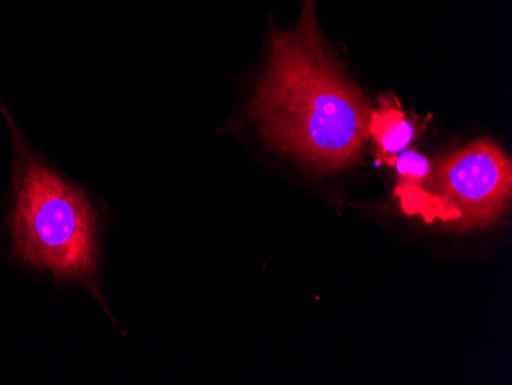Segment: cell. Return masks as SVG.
Segmentation results:
<instances>
[{
    "label": "cell",
    "instance_id": "obj_1",
    "mask_svg": "<svg viewBox=\"0 0 512 385\" xmlns=\"http://www.w3.org/2000/svg\"><path fill=\"white\" fill-rule=\"evenodd\" d=\"M269 43L249 109L267 142L319 171L358 162L373 108L325 48L316 0H304L295 30L273 28Z\"/></svg>",
    "mask_w": 512,
    "mask_h": 385
},
{
    "label": "cell",
    "instance_id": "obj_2",
    "mask_svg": "<svg viewBox=\"0 0 512 385\" xmlns=\"http://www.w3.org/2000/svg\"><path fill=\"white\" fill-rule=\"evenodd\" d=\"M14 143V257L57 280L85 284L96 298L99 220L85 189L43 163L2 108Z\"/></svg>",
    "mask_w": 512,
    "mask_h": 385
},
{
    "label": "cell",
    "instance_id": "obj_3",
    "mask_svg": "<svg viewBox=\"0 0 512 385\" xmlns=\"http://www.w3.org/2000/svg\"><path fill=\"white\" fill-rule=\"evenodd\" d=\"M511 160L490 139L476 140L431 168L419 188H396L405 214L460 228L493 223L508 205Z\"/></svg>",
    "mask_w": 512,
    "mask_h": 385
},
{
    "label": "cell",
    "instance_id": "obj_4",
    "mask_svg": "<svg viewBox=\"0 0 512 385\" xmlns=\"http://www.w3.org/2000/svg\"><path fill=\"white\" fill-rule=\"evenodd\" d=\"M368 134L375 142L378 163L394 166L401 152L407 151L419 135V125L410 119L394 94L379 97V108L371 109Z\"/></svg>",
    "mask_w": 512,
    "mask_h": 385
},
{
    "label": "cell",
    "instance_id": "obj_5",
    "mask_svg": "<svg viewBox=\"0 0 512 385\" xmlns=\"http://www.w3.org/2000/svg\"><path fill=\"white\" fill-rule=\"evenodd\" d=\"M394 166L398 168V188L401 189L419 188L424 185L431 172L430 160L411 149L401 152Z\"/></svg>",
    "mask_w": 512,
    "mask_h": 385
}]
</instances>
